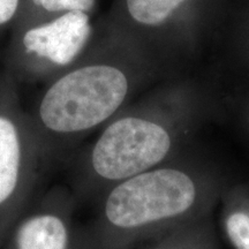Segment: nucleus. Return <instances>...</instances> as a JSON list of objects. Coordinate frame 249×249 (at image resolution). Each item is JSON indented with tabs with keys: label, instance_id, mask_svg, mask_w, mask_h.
Segmentation results:
<instances>
[{
	"label": "nucleus",
	"instance_id": "1",
	"mask_svg": "<svg viewBox=\"0 0 249 249\" xmlns=\"http://www.w3.org/2000/svg\"><path fill=\"white\" fill-rule=\"evenodd\" d=\"M128 89L124 71L111 65H81L58 74L30 118L45 160L113 116Z\"/></svg>",
	"mask_w": 249,
	"mask_h": 249
},
{
	"label": "nucleus",
	"instance_id": "2",
	"mask_svg": "<svg viewBox=\"0 0 249 249\" xmlns=\"http://www.w3.org/2000/svg\"><path fill=\"white\" fill-rule=\"evenodd\" d=\"M195 197V185L186 173L173 169L149 170L117 183L108 192L103 219L113 231H139L183 213Z\"/></svg>",
	"mask_w": 249,
	"mask_h": 249
},
{
	"label": "nucleus",
	"instance_id": "3",
	"mask_svg": "<svg viewBox=\"0 0 249 249\" xmlns=\"http://www.w3.org/2000/svg\"><path fill=\"white\" fill-rule=\"evenodd\" d=\"M45 161L30 118L0 97V246L34 198Z\"/></svg>",
	"mask_w": 249,
	"mask_h": 249
},
{
	"label": "nucleus",
	"instance_id": "4",
	"mask_svg": "<svg viewBox=\"0 0 249 249\" xmlns=\"http://www.w3.org/2000/svg\"><path fill=\"white\" fill-rule=\"evenodd\" d=\"M171 148L169 133L160 124L138 117H124L108 124L89 152L86 180L121 182L147 172L166 157ZM77 185V186H80Z\"/></svg>",
	"mask_w": 249,
	"mask_h": 249
},
{
	"label": "nucleus",
	"instance_id": "5",
	"mask_svg": "<svg viewBox=\"0 0 249 249\" xmlns=\"http://www.w3.org/2000/svg\"><path fill=\"white\" fill-rule=\"evenodd\" d=\"M74 194L62 187L33 198L0 249H71Z\"/></svg>",
	"mask_w": 249,
	"mask_h": 249
},
{
	"label": "nucleus",
	"instance_id": "6",
	"mask_svg": "<svg viewBox=\"0 0 249 249\" xmlns=\"http://www.w3.org/2000/svg\"><path fill=\"white\" fill-rule=\"evenodd\" d=\"M92 34L90 14L67 12L37 21L23 30L24 57L46 68H67L80 57Z\"/></svg>",
	"mask_w": 249,
	"mask_h": 249
},
{
	"label": "nucleus",
	"instance_id": "7",
	"mask_svg": "<svg viewBox=\"0 0 249 249\" xmlns=\"http://www.w3.org/2000/svg\"><path fill=\"white\" fill-rule=\"evenodd\" d=\"M186 0H126L127 11L136 22L157 26L164 22Z\"/></svg>",
	"mask_w": 249,
	"mask_h": 249
},
{
	"label": "nucleus",
	"instance_id": "8",
	"mask_svg": "<svg viewBox=\"0 0 249 249\" xmlns=\"http://www.w3.org/2000/svg\"><path fill=\"white\" fill-rule=\"evenodd\" d=\"M96 0H28L34 8L46 17H53L67 12H85L90 14Z\"/></svg>",
	"mask_w": 249,
	"mask_h": 249
},
{
	"label": "nucleus",
	"instance_id": "9",
	"mask_svg": "<svg viewBox=\"0 0 249 249\" xmlns=\"http://www.w3.org/2000/svg\"><path fill=\"white\" fill-rule=\"evenodd\" d=\"M226 231L236 249H249V216L235 213L227 218Z\"/></svg>",
	"mask_w": 249,
	"mask_h": 249
},
{
	"label": "nucleus",
	"instance_id": "10",
	"mask_svg": "<svg viewBox=\"0 0 249 249\" xmlns=\"http://www.w3.org/2000/svg\"><path fill=\"white\" fill-rule=\"evenodd\" d=\"M22 0H0V28L6 27L17 18Z\"/></svg>",
	"mask_w": 249,
	"mask_h": 249
}]
</instances>
